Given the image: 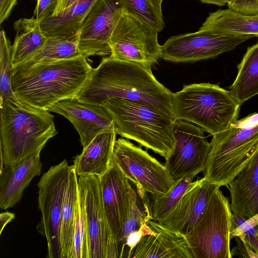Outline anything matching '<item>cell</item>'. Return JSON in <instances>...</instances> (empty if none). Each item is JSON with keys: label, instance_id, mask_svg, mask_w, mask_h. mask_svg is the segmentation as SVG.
<instances>
[{"label": "cell", "instance_id": "obj_1", "mask_svg": "<svg viewBox=\"0 0 258 258\" xmlns=\"http://www.w3.org/2000/svg\"><path fill=\"white\" fill-rule=\"evenodd\" d=\"M172 95L156 80L151 68L108 56L93 69L76 98L97 106L110 98L127 99L145 103L175 119Z\"/></svg>", "mask_w": 258, "mask_h": 258}, {"label": "cell", "instance_id": "obj_2", "mask_svg": "<svg viewBox=\"0 0 258 258\" xmlns=\"http://www.w3.org/2000/svg\"><path fill=\"white\" fill-rule=\"evenodd\" d=\"M93 70L81 54L12 70L14 92L22 103L48 110L57 102L76 98Z\"/></svg>", "mask_w": 258, "mask_h": 258}, {"label": "cell", "instance_id": "obj_3", "mask_svg": "<svg viewBox=\"0 0 258 258\" xmlns=\"http://www.w3.org/2000/svg\"><path fill=\"white\" fill-rule=\"evenodd\" d=\"M0 107L1 168H15L57 134L48 110L9 99Z\"/></svg>", "mask_w": 258, "mask_h": 258}, {"label": "cell", "instance_id": "obj_4", "mask_svg": "<svg viewBox=\"0 0 258 258\" xmlns=\"http://www.w3.org/2000/svg\"><path fill=\"white\" fill-rule=\"evenodd\" d=\"M102 106L112 117L117 134L165 159L173 152L174 118L145 103L127 99L110 98Z\"/></svg>", "mask_w": 258, "mask_h": 258}, {"label": "cell", "instance_id": "obj_5", "mask_svg": "<svg viewBox=\"0 0 258 258\" xmlns=\"http://www.w3.org/2000/svg\"><path fill=\"white\" fill-rule=\"evenodd\" d=\"M212 136L203 177L219 187L228 186L258 147V113L237 119Z\"/></svg>", "mask_w": 258, "mask_h": 258}, {"label": "cell", "instance_id": "obj_6", "mask_svg": "<svg viewBox=\"0 0 258 258\" xmlns=\"http://www.w3.org/2000/svg\"><path fill=\"white\" fill-rule=\"evenodd\" d=\"M172 101L176 120L196 124L212 136L237 119L240 105L229 91L209 83L184 85Z\"/></svg>", "mask_w": 258, "mask_h": 258}, {"label": "cell", "instance_id": "obj_7", "mask_svg": "<svg viewBox=\"0 0 258 258\" xmlns=\"http://www.w3.org/2000/svg\"><path fill=\"white\" fill-rule=\"evenodd\" d=\"M232 212L217 186L199 221L185 236L192 258H231Z\"/></svg>", "mask_w": 258, "mask_h": 258}, {"label": "cell", "instance_id": "obj_8", "mask_svg": "<svg viewBox=\"0 0 258 258\" xmlns=\"http://www.w3.org/2000/svg\"><path fill=\"white\" fill-rule=\"evenodd\" d=\"M158 33L137 16L123 11L109 38L110 56L151 68L161 58Z\"/></svg>", "mask_w": 258, "mask_h": 258}, {"label": "cell", "instance_id": "obj_9", "mask_svg": "<svg viewBox=\"0 0 258 258\" xmlns=\"http://www.w3.org/2000/svg\"><path fill=\"white\" fill-rule=\"evenodd\" d=\"M69 168L67 161L63 160L44 173L37 184L42 217L37 229L46 239L48 258H61V215Z\"/></svg>", "mask_w": 258, "mask_h": 258}, {"label": "cell", "instance_id": "obj_10", "mask_svg": "<svg viewBox=\"0 0 258 258\" xmlns=\"http://www.w3.org/2000/svg\"><path fill=\"white\" fill-rule=\"evenodd\" d=\"M111 162L119 166L136 187L152 197L165 195L174 183L165 165L127 139L116 140Z\"/></svg>", "mask_w": 258, "mask_h": 258}, {"label": "cell", "instance_id": "obj_11", "mask_svg": "<svg viewBox=\"0 0 258 258\" xmlns=\"http://www.w3.org/2000/svg\"><path fill=\"white\" fill-rule=\"evenodd\" d=\"M253 37V35L217 34L199 30L169 38L161 45V58L175 63L215 58Z\"/></svg>", "mask_w": 258, "mask_h": 258}, {"label": "cell", "instance_id": "obj_12", "mask_svg": "<svg viewBox=\"0 0 258 258\" xmlns=\"http://www.w3.org/2000/svg\"><path fill=\"white\" fill-rule=\"evenodd\" d=\"M204 131L190 122L175 121L174 149L164 163L174 181L205 171L211 143Z\"/></svg>", "mask_w": 258, "mask_h": 258}, {"label": "cell", "instance_id": "obj_13", "mask_svg": "<svg viewBox=\"0 0 258 258\" xmlns=\"http://www.w3.org/2000/svg\"><path fill=\"white\" fill-rule=\"evenodd\" d=\"M123 11L122 0H97L78 30L81 55L87 59L90 56L111 55L109 38Z\"/></svg>", "mask_w": 258, "mask_h": 258}, {"label": "cell", "instance_id": "obj_14", "mask_svg": "<svg viewBox=\"0 0 258 258\" xmlns=\"http://www.w3.org/2000/svg\"><path fill=\"white\" fill-rule=\"evenodd\" d=\"M99 179L107 220L112 237L117 241L130 213L133 188L124 172L114 162H111L108 170Z\"/></svg>", "mask_w": 258, "mask_h": 258}, {"label": "cell", "instance_id": "obj_15", "mask_svg": "<svg viewBox=\"0 0 258 258\" xmlns=\"http://www.w3.org/2000/svg\"><path fill=\"white\" fill-rule=\"evenodd\" d=\"M78 182L84 192L89 258H106L108 246L113 237L103 207L99 177L80 176Z\"/></svg>", "mask_w": 258, "mask_h": 258}, {"label": "cell", "instance_id": "obj_16", "mask_svg": "<svg viewBox=\"0 0 258 258\" xmlns=\"http://www.w3.org/2000/svg\"><path fill=\"white\" fill-rule=\"evenodd\" d=\"M217 186L204 177L192 181L167 215L157 222L185 235L201 218Z\"/></svg>", "mask_w": 258, "mask_h": 258}, {"label": "cell", "instance_id": "obj_17", "mask_svg": "<svg viewBox=\"0 0 258 258\" xmlns=\"http://www.w3.org/2000/svg\"><path fill=\"white\" fill-rule=\"evenodd\" d=\"M144 235L128 258H192L185 235L150 219L142 225Z\"/></svg>", "mask_w": 258, "mask_h": 258}, {"label": "cell", "instance_id": "obj_18", "mask_svg": "<svg viewBox=\"0 0 258 258\" xmlns=\"http://www.w3.org/2000/svg\"><path fill=\"white\" fill-rule=\"evenodd\" d=\"M69 120L78 132L83 147L100 133L115 127L114 120L102 106L83 103L76 98L60 101L48 110Z\"/></svg>", "mask_w": 258, "mask_h": 258}, {"label": "cell", "instance_id": "obj_19", "mask_svg": "<svg viewBox=\"0 0 258 258\" xmlns=\"http://www.w3.org/2000/svg\"><path fill=\"white\" fill-rule=\"evenodd\" d=\"M228 188L233 214L246 220L258 214V147Z\"/></svg>", "mask_w": 258, "mask_h": 258}, {"label": "cell", "instance_id": "obj_20", "mask_svg": "<svg viewBox=\"0 0 258 258\" xmlns=\"http://www.w3.org/2000/svg\"><path fill=\"white\" fill-rule=\"evenodd\" d=\"M39 150L15 168L0 169V208L6 210L19 203L31 180L41 172Z\"/></svg>", "mask_w": 258, "mask_h": 258}, {"label": "cell", "instance_id": "obj_21", "mask_svg": "<svg viewBox=\"0 0 258 258\" xmlns=\"http://www.w3.org/2000/svg\"><path fill=\"white\" fill-rule=\"evenodd\" d=\"M115 127L98 134L76 156L73 166L78 176H100L109 168L116 141Z\"/></svg>", "mask_w": 258, "mask_h": 258}, {"label": "cell", "instance_id": "obj_22", "mask_svg": "<svg viewBox=\"0 0 258 258\" xmlns=\"http://www.w3.org/2000/svg\"><path fill=\"white\" fill-rule=\"evenodd\" d=\"M199 30L217 34L253 35L258 37V15H247L231 9L210 13Z\"/></svg>", "mask_w": 258, "mask_h": 258}, {"label": "cell", "instance_id": "obj_23", "mask_svg": "<svg viewBox=\"0 0 258 258\" xmlns=\"http://www.w3.org/2000/svg\"><path fill=\"white\" fill-rule=\"evenodd\" d=\"M97 0H77L59 13L40 21L41 28L46 37L71 35L78 31L83 21Z\"/></svg>", "mask_w": 258, "mask_h": 258}, {"label": "cell", "instance_id": "obj_24", "mask_svg": "<svg viewBox=\"0 0 258 258\" xmlns=\"http://www.w3.org/2000/svg\"><path fill=\"white\" fill-rule=\"evenodd\" d=\"M16 35L11 45L12 67H15L39 49L47 37L40 26V20L34 17L21 18L14 23Z\"/></svg>", "mask_w": 258, "mask_h": 258}, {"label": "cell", "instance_id": "obj_25", "mask_svg": "<svg viewBox=\"0 0 258 258\" xmlns=\"http://www.w3.org/2000/svg\"><path fill=\"white\" fill-rule=\"evenodd\" d=\"M79 32L63 36L47 37L43 45L12 70L50 63L81 54L79 50Z\"/></svg>", "mask_w": 258, "mask_h": 258}, {"label": "cell", "instance_id": "obj_26", "mask_svg": "<svg viewBox=\"0 0 258 258\" xmlns=\"http://www.w3.org/2000/svg\"><path fill=\"white\" fill-rule=\"evenodd\" d=\"M77 176L73 165H70L61 215V258H71L73 248L75 212L78 198Z\"/></svg>", "mask_w": 258, "mask_h": 258}, {"label": "cell", "instance_id": "obj_27", "mask_svg": "<svg viewBox=\"0 0 258 258\" xmlns=\"http://www.w3.org/2000/svg\"><path fill=\"white\" fill-rule=\"evenodd\" d=\"M237 69L229 91L241 105L258 95V42L247 48Z\"/></svg>", "mask_w": 258, "mask_h": 258}, {"label": "cell", "instance_id": "obj_28", "mask_svg": "<svg viewBox=\"0 0 258 258\" xmlns=\"http://www.w3.org/2000/svg\"><path fill=\"white\" fill-rule=\"evenodd\" d=\"M196 175H188L175 181L172 187L166 194L159 197H152L151 200L150 199V213L152 220L158 221L167 215Z\"/></svg>", "mask_w": 258, "mask_h": 258}, {"label": "cell", "instance_id": "obj_29", "mask_svg": "<svg viewBox=\"0 0 258 258\" xmlns=\"http://www.w3.org/2000/svg\"><path fill=\"white\" fill-rule=\"evenodd\" d=\"M71 258H89L84 192L82 186L79 182L78 198L75 212L74 245Z\"/></svg>", "mask_w": 258, "mask_h": 258}, {"label": "cell", "instance_id": "obj_30", "mask_svg": "<svg viewBox=\"0 0 258 258\" xmlns=\"http://www.w3.org/2000/svg\"><path fill=\"white\" fill-rule=\"evenodd\" d=\"M11 45L4 30L0 33V106L6 99L20 102L12 87Z\"/></svg>", "mask_w": 258, "mask_h": 258}, {"label": "cell", "instance_id": "obj_31", "mask_svg": "<svg viewBox=\"0 0 258 258\" xmlns=\"http://www.w3.org/2000/svg\"><path fill=\"white\" fill-rule=\"evenodd\" d=\"M124 12L137 16L158 32L165 27L161 8L153 0H122Z\"/></svg>", "mask_w": 258, "mask_h": 258}, {"label": "cell", "instance_id": "obj_32", "mask_svg": "<svg viewBox=\"0 0 258 258\" xmlns=\"http://www.w3.org/2000/svg\"><path fill=\"white\" fill-rule=\"evenodd\" d=\"M141 201L142 203L139 200L138 194L133 189L130 213L119 232L117 241L119 257H122L124 243L127 236L139 230L146 220H152L150 209L145 208L142 199Z\"/></svg>", "mask_w": 258, "mask_h": 258}, {"label": "cell", "instance_id": "obj_33", "mask_svg": "<svg viewBox=\"0 0 258 258\" xmlns=\"http://www.w3.org/2000/svg\"><path fill=\"white\" fill-rule=\"evenodd\" d=\"M228 8L247 15H258V0H231Z\"/></svg>", "mask_w": 258, "mask_h": 258}, {"label": "cell", "instance_id": "obj_34", "mask_svg": "<svg viewBox=\"0 0 258 258\" xmlns=\"http://www.w3.org/2000/svg\"><path fill=\"white\" fill-rule=\"evenodd\" d=\"M58 0H38L34 11V16L40 21L51 15L55 10Z\"/></svg>", "mask_w": 258, "mask_h": 258}, {"label": "cell", "instance_id": "obj_35", "mask_svg": "<svg viewBox=\"0 0 258 258\" xmlns=\"http://www.w3.org/2000/svg\"><path fill=\"white\" fill-rule=\"evenodd\" d=\"M236 237L247 243L258 254V225Z\"/></svg>", "mask_w": 258, "mask_h": 258}, {"label": "cell", "instance_id": "obj_36", "mask_svg": "<svg viewBox=\"0 0 258 258\" xmlns=\"http://www.w3.org/2000/svg\"><path fill=\"white\" fill-rule=\"evenodd\" d=\"M257 225H258V214L246 219L241 225L233 230L230 233V239L243 234Z\"/></svg>", "mask_w": 258, "mask_h": 258}, {"label": "cell", "instance_id": "obj_37", "mask_svg": "<svg viewBox=\"0 0 258 258\" xmlns=\"http://www.w3.org/2000/svg\"><path fill=\"white\" fill-rule=\"evenodd\" d=\"M143 235L144 232L141 226L139 230L131 233L127 236L125 240L123 246V251L125 246H127L128 248L127 257H129L132 251L139 242Z\"/></svg>", "mask_w": 258, "mask_h": 258}, {"label": "cell", "instance_id": "obj_38", "mask_svg": "<svg viewBox=\"0 0 258 258\" xmlns=\"http://www.w3.org/2000/svg\"><path fill=\"white\" fill-rule=\"evenodd\" d=\"M18 0H0V24L6 20L12 12Z\"/></svg>", "mask_w": 258, "mask_h": 258}, {"label": "cell", "instance_id": "obj_39", "mask_svg": "<svg viewBox=\"0 0 258 258\" xmlns=\"http://www.w3.org/2000/svg\"><path fill=\"white\" fill-rule=\"evenodd\" d=\"M237 243L238 250L243 257H258V254L244 241H241L238 237H235Z\"/></svg>", "mask_w": 258, "mask_h": 258}, {"label": "cell", "instance_id": "obj_40", "mask_svg": "<svg viewBox=\"0 0 258 258\" xmlns=\"http://www.w3.org/2000/svg\"><path fill=\"white\" fill-rule=\"evenodd\" d=\"M77 0H58L53 13L56 15L71 6Z\"/></svg>", "mask_w": 258, "mask_h": 258}, {"label": "cell", "instance_id": "obj_41", "mask_svg": "<svg viewBox=\"0 0 258 258\" xmlns=\"http://www.w3.org/2000/svg\"><path fill=\"white\" fill-rule=\"evenodd\" d=\"M14 213L10 212H5L0 215V226L1 234L6 225L11 222L15 218Z\"/></svg>", "mask_w": 258, "mask_h": 258}, {"label": "cell", "instance_id": "obj_42", "mask_svg": "<svg viewBox=\"0 0 258 258\" xmlns=\"http://www.w3.org/2000/svg\"><path fill=\"white\" fill-rule=\"evenodd\" d=\"M202 3L214 4L219 6H223L229 4L231 0H200Z\"/></svg>", "mask_w": 258, "mask_h": 258}, {"label": "cell", "instance_id": "obj_43", "mask_svg": "<svg viewBox=\"0 0 258 258\" xmlns=\"http://www.w3.org/2000/svg\"><path fill=\"white\" fill-rule=\"evenodd\" d=\"M156 4V5L159 7L160 8H161V5L164 0H153Z\"/></svg>", "mask_w": 258, "mask_h": 258}, {"label": "cell", "instance_id": "obj_44", "mask_svg": "<svg viewBox=\"0 0 258 258\" xmlns=\"http://www.w3.org/2000/svg\"><path fill=\"white\" fill-rule=\"evenodd\" d=\"M37 1H38V0H36Z\"/></svg>", "mask_w": 258, "mask_h": 258}]
</instances>
